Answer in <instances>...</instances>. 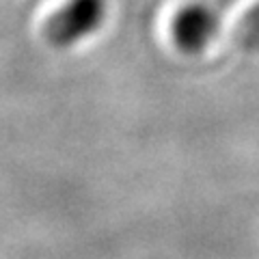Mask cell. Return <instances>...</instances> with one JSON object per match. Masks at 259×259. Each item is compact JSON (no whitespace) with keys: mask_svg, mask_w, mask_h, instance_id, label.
<instances>
[{"mask_svg":"<svg viewBox=\"0 0 259 259\" xmlns=\"http://www.w3.org/2000/svg\"><path fill=\"white\" fill-rule=\"evenodd\" d=\"M108 0H67L48 18L46 39L56 48H69L91 37L106 20Z\"/></svg>","mask_w":259,"mask_h":259,"instance_id":"obj_1","label":"cell"},{"mask_svg":"<svg viewBox=\"0 0 259 259\" xmlns=\"http://www.w3.org/2000/svg\"><path fill=\"white\" fill-rule=\"evenodd\" d=\"M218 28H221L218 13L201 3L186 5L184 9H180L171 26L175 46L180 50L192 54L205 50L216 39Z\"/></svg>","mask_w":259,"mask_h":259,"instance_id":"obj_2","label":"cell"},{"mask_svg":"<svg viewBox=\"0 0 259 259\" xmlns=\"http://www.w3.org/2000/svg\"><path fill=\"white\" fill-rule=\"evenodd\" d=\"M236 41L248 52L259 54V3L242 15L236 26Z\"/></svg>","mask_w":259,"mask_h":259,"instance_id":"obj_3","label":"cell"}]
</instances>
